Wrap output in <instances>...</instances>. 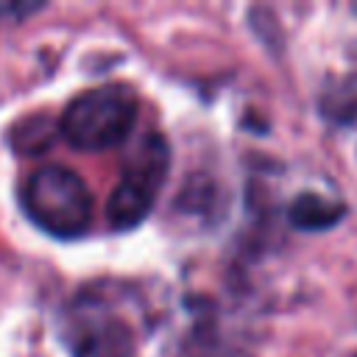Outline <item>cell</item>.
<instances>
[{
    "mask_svg": "<svg viewBox=\"0 0 357 357\" xmlns=\"http://www.w3.org/2000/svg\"><path fill=\"white\" fill-rule=\"evenodd\" d=\"M25 218L56 240H78L92 226V192L64 165L36 167L20 192Z\"/></svg>",
    "mask_w": 357,
    "mask_h": 357,
    "instance_id": "6da1fadb",
    "label": "cell"
},
{
    "mask_svg": "<svg viewBox=\"0 0 357 357\" xmlns=\"http://www.w3.org/2000/svg\"><path fill=\"white\" fill-rule=\"evenodd\" d=\"M137 92L128 84H100L78 92L59 117V134L78 151H106L126 142L137 126Z\"/></svg>",
    "mask_w": 357,
    "mask_h": 357,
    "instance_id": "7a4b0ae2",
    "label": "cell"
},
{
    "mask_svg": "<svg viewBox=\"0 0 357 357\" xmlns=\"http://www.w3.org/2000/svg\"><path fill=\"white\" fill-rule=\"evenodd\" d=\"M167 167H170L167 139L156 131L142 134L137 139L131 156L126 159L120 181L112 190L109 204H106V218L114 231H128L151 215V209L165 187Z\"/></svg>",
    "mask_w": 357,
    "mask_h": 357,
    "instance_id": "3957f363",
    "label": "cell"
},
{
    "mask_svg": "<svg viewBox=\"0 0 357 357\" xmlns=\"http://www.w3.org/2000/svg\"><path fill=\"white\" fill-rule=\"evenodd\" d=\"M75 357H134V340L128 326L114 315L81 312L73 326Z\"/></svg>",
    "mask_w": 357,
    "mask_h": 357,
    "instance_id": "277c9868",
    "label": "cell"
},
{
    "mask_svg": "<svg viewBox=\"0 0 357 357\" xmlns=\"http://www.w3.org/2000/svg\"><path fill=\"white\" fill-rule=\"evenodd\" d=\"M346 206L326 198V195H318V192H301L290 209H287V218L296 229H304V231H321V229H329L335 226L340 218H343Z\"/></svg>",
    "mask_w": 357,
    "mask_h": 357,
    "instance_id": "5b68a950",
    "label": "cell"
},
{
    "mask_svg": "<svg viewBox=\"0 0 357 357\" xmlns=\"http://www.w3.org/2000/svg\"><path fill=\"white\" fill-rule=\"evenodd\" d=\"M59 131V120H47L45 114H33V117H25L14 134H11V142L20 153H42L53 145V137Z\"/></svg>",
    "mask_w": 357,
    "mask_h": 357,
    "instance_id": "8992f818",
    "label": "cell"
},
{
    "mask_svg": "<svg viewBox=\"0 0 357 357\" xmlns=\"http://www.w3.org/2000/svg\"><path fill=\"white\" fill-rule=\"evenodd\" d=\"M31 11H39V3H33V6H0V17H3V14H17V17L22 14V17H25V14H31Z\"/></svg>",
    "mask_w": 357,
    "mask_h": 357,
    "instance_id": "52a82bcc",
    "label": "cell"
}]
</instances>
